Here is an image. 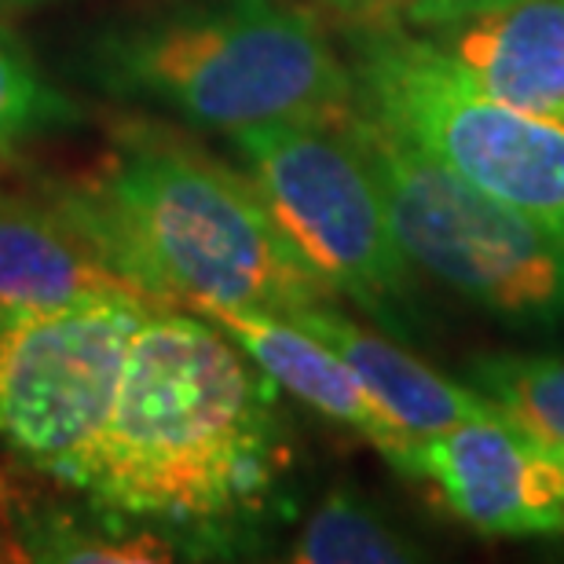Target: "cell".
Wrapping results in <instances>:
<instances>
[{"instance_id":"1","label":"cell","mask_w":564,"mask_h":564,"mask_svg":"<svg viewBox=\"0 0 564 564\" xmlns=\"http://www.w3.org/2000/svg\"><path fill=\"white\" fill-rule=\"evenodd\" d=\"M282 466L272 378L206 315H143L104 425L59 469L104 513L213 524L261 502Z\"/></svg>"},{"instance_id":"2","label":"cell","mask_w":564,"mask_h":564,"mask_svg":"<svg viewBox=\"0 0 564 564\" xmlns=\"http://www.w3.org/2000/svg\"><path fill=\"white\" fill-rule=\"evenodd\" d=\"M154 304H239L293 315L337 290L304 261L250 173L137 129L82 184L55 191Z\"/></svg>"},{"instance_id":"3","label":"cell","mask_w":564,"mask_h":564,"mask_svg":"<svg viewBox=\"0 0 564 564\" xmlns=\"http://www.w3.org/2000/svg\"><path fill=\"white\" fill-rule=\"evenodd\" d=\"M99 88L206 129L330 121L359 104L352 66L315 11L293 0H224L107 30L88 52Z\"/></svg>"},{"instance_id":"4","label":"cell","mask_w":564,"mask_h":564,"mask_svg":"<svg viewBox=\"0 0 564 564\" xmlns=\"http://www.w3.org/2000/svg\"><path fill=\"white\" fill-rule=\"evenodd\" d=\"M370 158L392 235L411 264L524 330L564 326V231L473 187L356 104L348 115Z\"/></svg>"},{"instance_id":"5","label":"cell","mask_w":564,"mask_h":564,"mask_svg":"<svg viewBox=\"0 0 564 564\" xmlns=\"http://www.w3.org/2000/svg\"><path fill=\"white\" fill-rule=\"evenodd\" d=\"M352 77L367 115L473 187L564 231V121L469 85L419 30L352 26Z\"/></svg>"},{"instance_id":"6","label":"cell","mask_w":564,"mask_h":564,"mask_svg":"<svg viewBox=\"0 0 564 564\" xmlns=\"http://www.w3.org/2000/svg\"><path fill=\"white\" fill-rule=\"evenodd\" d=\"M348 115L272 121L231 137L282 235L304 261L378 323L403 330L397 308L411 301V261L392 235L381 184Z\"/></svg>"},{"instance_id":"7","label":"cell","mask_w":564,"mask_h":564,"mask_svg":"<svg viewBox=\"0 0 564 564\" xmlns=\"http://www.w3.org/2000/svg\"><path fill=\"white\" fill-rule=\"evenodd\" d=\"M151 308L137 297L0 308V444L59 477L104 425Z\"/></svg>"},{"instance_id":"8","label":"cell","mask_w":564,"mask_h":564,"mask_svg":"<svg viewBox=\"0 0 564 564\" xmlns=\"http://www.w3.org/2000/svg\"><path fill=\"white\" fill-rule=\"evenodd\" d=\"M411 480L433 484L447 510L484 535L564 532V451L502 414L419 440Z\"/></svg>"},{"instance_id":"9","label":"cell","mask_w":564,"mask_h":564,"mask_svg":"<svg viewBox=\"0 0 564 564\" xmlns=\"http://www.w3.org/2000/svg\"><path fill=\"white\" fill-rule=\"evenodd\" d=\"M191 312L217 323L220 330L272 378V386L286 389L290 397H297L301 403H308L323 419L348 425L352 433L364 436L367 444H375L381 455H386L389 466L400 469L403 477L414 473V444H419V436H411L408 429L370 397L364 381L356 378V370L348 367L330 345H323L319 337L301 330L286 315H275L264 308L202 304V308H191Z\"/></svg>"},{"instance_id":"10","label":"cell","mask_w":564,"mask_h":564,"mask_svg":"<svg viewBox=\"0 0 564 564\" xmlns=\"http://www.w3.org/2000/svg\"><path fill=\"white\" fill-rule=\"evenodd\" d=\"M419 33L469 85L564 121V0H502Z\"/></svg>"},{"instance_id":"11","label":"cell","mask_w":564,"mask_h":564,"mask_svg":"<svg viewBox=\"0 0 564 564\" xmlns=\"http://www.w3.org/2000/svg\"><path fill=\"white\" fill-rule=\"evenodd\" d=\"M93 297L154 304L59 195H0V308H59Z\"/></svg>"},{"instance_id":"12","label":"cell","mask_w":564,"mask_h":564,"mask_svg":"<svg viewBox=\"0 0 564 564\" xmlns=\"http://www.w3.org/2000/svg\"><path fill=\"white\" fill-rule=\"evenodd\" d=\"M286 319L312 337H319L323 345H330L356 370V378L364 381L370 397L411 436L425 440L447 433L462 422L499 419L502 414L477 386H458V381L436 375L433 367H425L419 356L403 352L389 337L370 334L367 326L345 319L334 304H312V308L293 312Z\"/></svg>"},{"instance_id":"13","label":"cell","mask_w":564,"mask_h":564,"mask_svg":"<svg viewBox=\"0 0 564 564\" xmlns=\"http://www.w3.org/2000/svg\"><path fill=\"white\" fill-rule=\"evenodd\" d=\"M297 564H403L425 561L422 546L403 535L375 502L337 488L304 521L290 550Z\"/></svg>"},{"instance_id":"14","label":"cell","mask_w":564,"mask_h":564,"mask_svg":"<svg viewBox=\"0 0 564 564\" xmlns=\"http://www.w3.org/2000/svg\"><path fill=\"white\" fill-rule=\"evenodd\" d=\"M466 375L502 419L564 451V356H480Z\"/></svg>"},{"instance_id":"15","label":"cell","mask_w":564,"mask_h":564,"mask_svg":"<svg viewBox=\"0 0 564 564\" xmlns=\"http://www.w3.org/2000/svg\"><path fill=\"white\" fill-rule=\"evenodd\" d=\"M77 104L37 70L15 33L0 26V158L48 129L74 126Z\"/></svg>"},{"instance_id":"16","label":"cell","mask_w":564,"mask_h":564,"mask_svg":"<svg viewBox=\"0 0 564 564\" xmlns=\"http://www.w3.org/2000/svg\"><path fill=\"white\" fill-rule=\"evenodd\" d=\"M352 26H400V30H433L444 22L466 19L473 11L495 8L502 0H323Z\"/></svg>"},{"instance_id":"17","label":"cell","mask_w":564,"mask_h":564,"mask_svg":"<svg viewBox=\"0 0 564 564\" xmlns=\"http://www.w3.org/2000/svg\"><path fill=\"white\" fill-rule=\"evenodd\" d=\"M26 4H37V0H0V8H26Z\"/></svg>"}]
</instances>
